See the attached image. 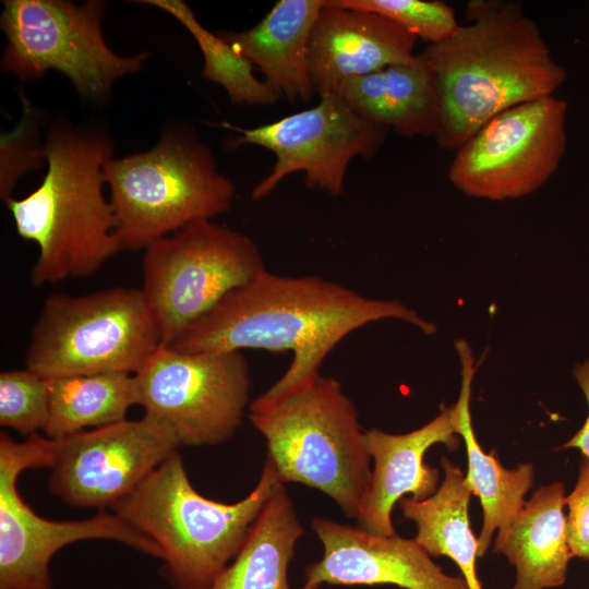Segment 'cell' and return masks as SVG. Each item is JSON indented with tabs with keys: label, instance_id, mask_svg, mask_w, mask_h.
Masks as SVG:
<instances>
[{
	"label": "cell",
	"instance_id": "obj_1",
	"mask_svg": "<svg viewBox=\"0 0 589 589\" xmlns=\"http://www.w3.org/2000/svg\"><path fill=\"white\" fill-rule=\"evenodd\" d=\"M390 318L426 335L436 332L433 323L398 300L368 298L317 275L284 276L264 269L225 296L168 347L182 352L291 351L286 372L249 406L260 408L321 375L325 358L346 336Z\"/></svg>",
	"mask_w": 589,
	"mask_h": 589
},
{
	"label": "cell",
	"instance_id": "obj_2",
	"mask_svg": "<svg viewBox=\"0 0 589 589\" xmlns=\"http://www.w3.org/2000/svg\"><path fill=\"white\" fill-rule=\"evenodd\" d=\"M467 25L423 51L440 99V147L457 151L496 115L552 96L567 73L521 3L471 0Z\"/></svg>",
	"mask_w": 589,
	"mask_h": 589
},
{
	"label": "cell",
	"instance_id": "obj_3",
	"mask_svg": "<svg viewBox=\"0 0 589 589\" xmlns=\"http://www.w3.org/2000/svg\"><path fill=\"white\" fill-rule=\"evenodd\" d=\"M110 137L98 129L55 120L44 149L48 169L23 199L5 201L17 233L38 245L31 271L40 287L96 274L122 251L117 218L104 194V165L112 157Z\"/></svg>",
	"mask_w": 589,
	"mask_h": 589
},
{
	"label": "cell",
	"instance_id": "obj_4",
	"mask_svg": "<svg viewBox=\"0 0 589 589\" xmlns=\"http://www.w3.org/2000/svg\"><path fill=\"white\" fill-rule=\"evenodd\" d=\"M280 483L266 457L249 495L231 504L213 501L193 488L176 450L111 509L161 549L175 589H212Z\"/></svg>",
	"mask_w": 589,
	"mask_h": 589
},
{
	"label": "cell",
	"instance_id": "obj_5",
	"mask_svg": "<svg viewBox=\"0 0 589 589\" xmlns=\"http://www.w3.org/2000/svg\"><path fill=\"white\" fill-rule=\"evenodd\" d=\"M249 419L283 483L317 489L358 518L371 457L357 407L338 380L318 375L273 404L249 408Z\"/></svg>",
	"mask_w": 589,
	"mask_h": 589
},
{
	"label": "cell",
	"instance_id": "obj_6",
	"mask_svg": "<svg viewBox=\"0 0 589 589\" xmlns=\"http://www.w3.org/2000/svg\"><path fill=\"white\" fill-rule=\"evenodd\" d=\"M124 249H145L189 224L230 209L235 185L209 147L188 129L165 133L149 151L104 165Z\"/></svg>",
	"mask_w": 589,
	"mask_h": 589
},
{
	"label": "cell",
	"instance_id": "obj_7",
	"mask_svg": "<svg viewBox=\"0 0 589 589\" xmlns=\"http://www.w3.org/2000/svg\"><path fill=\"white\" fill-rule=\"evenodd\" d=\"M160 345L141 289L53 293L32 328L25 364L44 378L136 374Z\"/></svg>",
	"mask_w": 589,
	"mask_h": 589
},
{
	"label": "cell",
	"instance_id": "obj_8",
	"mask_svg": "<svg viewBox=\"0 0 589 589\" xmlns=\"http://www.w3.org/2000/svg\"><path fill=\"white\" fill-rule=\"evenodd\" d=\"M144 250L141 291L166 346L230 291L266 269L250 237L207 219Z\"/></svg>",
	"mask_w": 589,
	"mask_h": 589
},
{
	"label": "cell",
	"instance_id": "obj_9",
	"mask_svg": "<svg viewBox=\"0 0 589 589\" xmlns=\"http://www.w3.org/2000/svg\"><path fill=\"white\" fill-rule=\"evenodd\" d=\"M106 2L88 0H5L0 17L7 45L2 71L20 80L49 70L65 75L84 99L106 98L117 80L141 71L147 52L123 57L105 41Z\"/></svg>",
	"mask_w": 589,
	"mask_h": 589
},
{
	"label": "cell",
	"instance_id": "obj_10",
	"mask_svg": "<svg viewBox=\"0 0 589 589\" xmlns=\"http://www.w3.org/2000/svg\"><path fill=\"white\" fill-rule=\"evenodd\" d=\"M53 440L32 434L16 442L0 434V589H52L49 564L63 546L82 540L121 542L153 557L161 549L117 514L53 521L37 515L21 497L19 476L26 469L50 468Z\"/></svg>",
	"mask_w": 589,
	"mask_h": 589
},
{
	"label": "cell",
	"instance_id": "obj_11",
	"mask_svg": "<svg viewBox=\"0 0 589 589\" xmlns=\"http://www.w3.org/2000/svg\"><path fill=\"white\" fill-rule=\"evenodd\" d=\"M134 375L144 416L169 428L179 446L228 441L251 404L241 351L182 352L160 345Z\"/></svg>",
	"mask_w": 589,
	"mask_h": 589
},
{
	"label": "cell",
	"instance_id": "obj_12",
	"mask_svg": "<svg viewBox=\"0 0 589 589\" xmlns=\"http://www.w3.org/2000/svg\"><path fill=\"white\" fill-rule=\"evenodd\" d=\"M566 113L567 101L552 95L496 115L456 151L450 183L468 196L490 201L536 192L566 151Z\"/></svg>",
	"mask_w": 589,
	"mask_h": 589
},
{
	"label": "cell",
	"instance_id": "obj_13",
	"mask_svg": "<svg viewBox=\"0 0 589 589\" xmlns=\"http://www.w3.org/2000/svg\"><path fill=\"white\" fill-rule=\"evenodd\" d=\"M220 127L238 135L231 146L245 144L269 149L276 159L251 197L269 195L288 176L303 172L309 189L337 196L344 190L347 169L356 157L370 158L384 144L388 129L358 115L337 93L320 96L317 105L254 128L228 122Z\"/></svg>",
	"mask_w": 589,
	"mask_h": 589
},
{
	"label": "cell",
	"instance_id": "obj_14",
	"mask_svg": "<svg viewBox=\"0 0 589 589\" xmlns=\"http://www.w3.org/2000/svg\"><path fill=\"white\" fill-rule=\"evenodd\" d=\"M178 447L171 430L146 416L57 438L48 489L72 507L112 508Z\"/></svg>",
	"mask_w": 589,
	"mask_h": 589
},
{
	"label": "cell",
	"instance_id": "obj_15",
	"mask_svg": "<svg viewBox=\"0 0 589 589\" xmlns=\"http://www.w3.org/2000/svg\"><path fill=\"white\" fill-rule=\"evenodd\" d=\"M311 527L323 543L324 555L305 568L306 581L469 589L464 577L446 575L414 539L376 536L323 517H314Z\"/></svg>",
	"mask_w": 589,
	"mask_h": 589
},
{
	"label": "cell",
	"instance_id": "obj_16",
	"mask_svg": "<svg viewBox=\"0 0 589 589\" xmlns=\"http://www.w3.org/2000/svg\"><path fill=\"white\" fill-rule=\"evenodd\" d=\"M417 37L377 13L324 0L309 40L315 94L334 93L347 80L410 61Z\"/></svg>",
	"mask_w": 589,
	"mask_h": 589
},
{
	"label": "cell",
	"instance_id": "obj_17",
	"mask_svg": "<svg viewBox=\"0 0 589 589\" xmlns=\"http://www.w3.org/2000/svg\"><path fill=\"white\" fill-rule=\"evenodd\" d=\"M365 447L374 460L358 515L359 528L383 537L396 534L392 510L405 494L422 501L437 491L438 469L424 464L425 452L436 443L449 450L459 446L455 404L429 423L405 433L389 434L378 429L364 431Z\"/></svg>",
	"mask_w": 589,
	"mask_h": 589
},
{
	"label": "cell",
	"instance_id": "obj_18",
	"mask_svg": "<svg viewBox=\"0 0 589 589\" xmlns=\"http://www.w3.org/2000/svg\"><path fill=\"white\" fill-rule=\"evenodd\" d=\"M324 0H279L253 27L217 32L264 74L290 104L315 94L309 74V40Z\"/></svg>",
	"mask_w": 589,
	"mask_h": 589
},
{
	"label": "cell",
	"instance_id": "obj_19",
	"mask_svg": "<svg viewBox=\"0 0 589 589\" xmlns=\"http://www.w3.org/2000/svg\"><path fill=\"white\" fill-rule=\"evenodd\" d=\"M365 120L404 137L434 136L440 127L435 75L424 52L345 81L336 91Z\"/></svg>",
	"mask_w": 589,
	"mask_h": 589
},
{
	"label": "cell",
	"instance_id": "obj_20",
	"mask_svg": "<svg viewBox=\"0 0 589 589\" xmlns=\"http://www.w3.org/2000/svg\"><path fill=\"white\" fill-rule=\"evenodd\" d=\"M564 486L561 482L538 489L509 522L498 530L494 552L516 566L513 589L562 586L573 557L567 542Z\"/></svg>",
	"mask_w": 589,
	"mask_h": 589
},
{
	"label": "cell",
	"instance_id": "obj_21",
	"mask_svg": "<svg viewBox=\"0 0 589 589\" xmlns=\"http://www.w3.org/2000/svg\"><path fill=\"white\" fill-rule=\"evenodd\" d=\"M461 364V387L456 408V433L465 441L468 458L466 479L483 508V525L478 538V555L489 549L492 536L509 525L522 507L524 496L533 483V466L520 464L504 468L492 450L483 452L476 440L470 414L471 384L476 372L471 347L465 339L455 340Z\"/></svg>",
	"mask_w": 589,
	"mask_h": 589
},
{
	"label": "cell",
	"instance_id": "obj_22",
	"mask_svg": "<svg viewBox=\"0 0 589 589\" xmlns=\"http://www.w3.org/2000/svg\"><path fill=\"white\" fill-rule=\"evenodd\" d=\"M304 529L293 504L280 483L253 522L230 566L216 578L212 589H291L289 562ZM306 581L300 589H317Z\"/></svg>",
	"mask_w": 589,
	"mask_h": 589
},
{
	"label": "cell",
	"instance_id": "obj_23",
	"mask_svg": "<svg viewBox=\"0 0 589 589\" xmlns=\"http://www.w3.org/2000/svg\"><path fill=\"white\" fill-rule=\"evenodd\" d=\"M441 465L444 481L430 497L399 500L405 518L417 525L416 541L434 557L452 558L460 568L469 589H482L476 573L478 539L469 522L468 506L472 491L461 470L447 457Z\"/></svg>",
	"mask_w": 589,
	"mask_h": 589
},
{
	"label": "cell",
	"instance_id": "obj_24",
	"mask_svg": "<svg viewBox=\"0 0 589 589\" xmlns=\"http://www.w3.org/2000/svg\"><path fill=\"white\" fill-rule=\"evenodd\" d=\"M49 413L44 433L57 440L127 420L137 405L134 374L98 373L46 378Z\"/></svg>",
	"mask_w": 589,
	"mask_h": 589
},
{
	"label": "cell",
	"instance_id": "obj_25",
	"mask_svg": "<svg viewBox=\"0 0 589 589\" xmlns=\"http://www.w3.org/2000/svg\"><path fill=\"white\" fill-rule=\"evenodd\" d=\"M172 15L193 36L204 59L202 75L209 82L221 85L231 103L247 105H273L280 95L266 81L259 80L254 65L218 33L205 28L190 5L182 0H144Z\"/></svg>",
	"mask_w": 589,
	"mask_h": 589
},
{
	"label": "cell",
	"instance_id": "obj_26",
	"mask_svg": "<svg viewBox=\"0 0 589 589\" xmlns=\"http://www.w3.org/2000/svg\"><path fill=\"white\" fill-rule=\"evenodd\" d=\"M335 3L371 11L397 23L430 43L448 39L459 27L454 9L440 0H334Z\"/></svg>",
	"mask_w": 589,
	"mask_h": 589
},
{
	"label": "cell",
	"instance_id": "obj_27",
	"mask_svg": "<svg viewBox=\"0 0 589 589\" xmlns=\"http://www.w3.org/2000/svg\"><path fill=\"white\" fill-rule=\"evenodd\" d=\"M49 400L47 380L31 371L0 374V424L29 436L45 430Z\"/></svg>",
	"mask_w": 589,
	"mask_h": 589
},
{
	"label": "cell",
	"instance_id": "obj_28",
	"mask_svg": "<svg viewBox=\"0 0 589 589\" xmlns=\"http://www.w3.org/2000/svg\"><path fill=\"white\" fill-rule=\"evenodd\" d=\"M26 127L23 119L14 131L1 137L0 195L4 201L12 197L13 188L22 176L46 160L44 143H36L32 129Z\"/></svg>",
	"mask_w": 589,
	"mask_h": 589
},
{
	"label": "cell",
	"instance_id": "obj_29",
	"mask_svg": "<svg viewBox=\"0 0 589 589\" xmlns=\"http://www.w3.org/2000/svg\"><path fill=\"white\" fill-rule=\"evenodd\" d=\"M567 542L573 556L589 560V461L581 459L574 490L565 497Z\"/></svg>",
	"mask_w": 589,
	"mask_h": 589
},
{
	"label": "cell",
	"instance_id": "obj_30",
	"mask_svg": "<svg viewBox=\"0 0 589 589\" xmlns=\"http://www.w3.org/2000/svg\"><path fill=\"white\" fill-rule=\"evenodd\" d=\"M575 378L580 386L589 408V357L574 368ZM560 448H578L589 461V413L581 429Z\"/></svg>",
	"mask_w": 589,
	"mask_h": 589
}]
</instances>
